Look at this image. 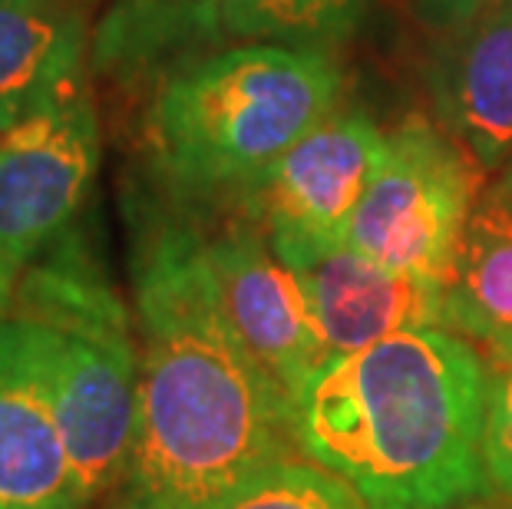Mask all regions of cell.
Wrapping results in <instances>:
<instances>
[{
  "label": "cell",
  "instance_id": "cell-1",
  "mask_svg": "<svg viewBox=\"0 0 512 509\" xmlns=\"http://www.w3.org/2000/svg\"><path fill=\"white\" fill-rule=\"evenodd\" d=\"M136 430L106 509H202L294 457L291 400L225 318L205 222L179 202L133 209Z\"/></svg>",
  "mask_w": 512,
  "mask_h": 509
},
{
  "label": "cell",
  "instance_id": "cell-8",
  "mask_svg": "<svg viewBox=\"0 0 512 509\" xmlns=\"http://www.w3.org/2000/svg\"><path fill=\"white\" fill-rule=\"evenodd\" d=\"M205 252L228 324L288 400L331 364L298 275L242 212L205 225Z\"/></svg>",
  "mask_w": 512,
  "mask_h": 509
},
{
  "label": "cell",
  "instance_id": "cell-10",
  "mask_svg": "<svg viewBox=\"0 0 512 509\" xmlns=\"http://www.w3.org/2000/svg\"><path fill=\"white\" fill-rule=\"evenodd\" d=\"M427 93L437 126L479 172L506 166L512 156V0L433 34Z\"/></svg>",
  "mask_w": 512,
  "mask_h": 509
},
{
  "label": "cell",
  "instance_id": "cell-12",
  "mask_svg": "<svg viewBox=\"0 0 512 509\" xmlns=\"http://www.w3.org/2000/svg\"><path fill=\"white\" fill-rule=\"evenodd\" d=\"M219 0H113L93 27L90 67L119 90L156 93L225 43Z\"/></svg>",
  "mask_w": 512,
  "mask_h": 509
},
{
  "label": "cell",
  "instance_id": "cell-2",
  "mask_svg": "<svg viewBox=\"0 0 512 509\" xmlns=\"http://www.w3.org/2000/svg\"><path fill=\"white\" fill-rule=\"evenodd\" d=\"M486 377L460 334H390L334 357L291 400L294 447L367 509H460L483 496Z\"/></svg>",
  "mask_w": 512,
  "mask_h": 509
},
{
  "label": "cell",
  "instance_id": "cell-15",
  "mask_svg": "<svg viewBox=\"0 0 512 509\" xmlns=\"http://www.w3.org/2000/svg\"><path fill=\"white\" fill-rule=\"evenodd\" d=\"M225 34L245 43L324 50L347 40L367 0H219Z\"/></svg>",
  "mask_w": 512,
  "mask_h": 509
},
{
  "label": "cell",
  "instance_id": "cell-7",
  "mask_svg": "<svg viewBox=\"0 0 512 509\" xmlns=\"http://www.w3.org/2000/svg\"><path fill=\"white\" fill-rule=\"evenodd\" d=\"M384 156L364 113H334L298 139L228 212L248 215L285 265L347 245V229Z\"/></svg>",
  "mask_w": 512,
  "mask_h": 509
},
{
  "label": "cell",
  "instance_id": "cell-3",
  "mask_svg": "<svg viewBox=\"0 0 512 509\" xmlns=\"http://www.w3.org/2000/svg\"><path fill=\"white\" fill-rule=\"evenodd\" d=\"M337 103L341 70L324 50L222 47L152 93L149 166L185 209H232Z\"/></svg>",
  "mask_w": 512,
  "mask_h": 509
},
{
  "label": "cell",
  "instance_id": "cell-16",
  "mask_svg": "<svg viewBox=\"0 0 512 509\" xmlns=\"http://www.w3.org/2000/svg\"><path fill=\"white\" fill-rule=\"evenodd\" d=\"M202 509H367L341 476L308 457L275 460Z\"/></svg>",
  "mask_w": 512,
  "mask_h": 509
},
{
  "label": "cell",
  "instance_id": "cell-11",
  "mask_svg": "<svg viewBox=\"0 0 512 509\" xmlns=\"http://www.w3.org/2000/svg\"><path fill=\"white\" fill-rule=\"evenodd\" d=\"M288 268L308 295L331 361L400 331L443 328V285L394 272L351 245H334Z\"/></svg>",
  "mask_w": 512,
  "mask_h": 509
},
{
  "label": "cell",
  "instance_id": "cell-19",
  "mask_svg": "<svg viewBox=\"0 0 512 509\" xmlns=\"http://www.w3.org/2000/svg\"><path fill=\"white\" fill-rule=\"evenodd\" d=\"M17 278L20 272L14 265L7 262V255L0 252V321L7 318V311H10V301H14V288H17Z\"/></svg>",
  "mask_w": 512,
  "mask_h": 509
},
{
  "label": "cell",
  "instance_id": "cell-17",
  "mask_svg": "<svg viewBox=\"0 0 512 509\" xmlns=\"http://www.w3.org/2000/svg\"><path fill=\"white\" fill-rule=\"evenodd\" d=\"M483 496L512 503V361H489L483 420Z\"/></svg>",
  "mask_w": 512,
  "mask_h": 509
},
{
  "label": "cell",
  "instance_id": "cell-20",
  "mask_svg": "<svg viewBox=\"0 0 512 509\" xmlns=\"http://www.w3.org/2000/svg\"><path fill=\"white\" fill-rule=\"evenodd\" d=\"M489 196L493 199H499L506 205V209L512 212V156H509V162L503 166V172H499V179H496V186L489 189Z\"/></svg>",
  "mask_w": 512,
  "mask_h": 509
},
{
  "label": "cell",
  "instance_id": "cell-5",
  "mask_svg": "<svg viewBox=\"0 0 512 509\" xmlns=\"http://www.w3.org/2000/svg\"><path fill=\"white\" fill-rule=\"evenodd\" d=\"M479 182V166L437 123L400 119L384 133V156L351 219L347 245L446 288L479 205Z\"/></svg>",
  "mask_w": 512,
  "mask_h": 509
},
{
  "label": "cell",
  "instance_id": "cell-4",
  "mask_svg": "<svg viewBox=\"0 0 512 509\" xmlns=\"http://www.w3.org/2000/svg\"><path fill=\"white\" fill-rule=\"evenodd\" d=\"M10 311L40 324L53 404L83 496L90 509L106 506L133 447L139 338L80 225L20 268Z\"/></svg>",
  "mask_w": 512,
  "mask_h": 509
},
{
  "label": "cell",
  "instance_id": "cell-21",
  "mask_svg": "<svg viewBox=\"0 0 512 509\" xmlns=\"http://www.w3.org/2000/svg\"><path fill=\"white\" fill-rule=\"evenodd\" d=\"M483 509H512V506H483Z\"/></svg>",
  "mask_w": 512,
  "mask_h": 509
},
{
  "label": "cell",
  "instance_id": "cell-13",
  "mask_svg": "<svg viewBox=\"0 0 512 509\" xmlns=\"http://www.w3.org/2000/svg\"><path fill=\"white\" fill-rule=\"evenodd\" d=\"M90 37L73 0H0V133L83 80Z\"/></svg>",
  "mask_w": 512,
  "mask_h": 509
},
{
  "label": "cell",
  "instance_id": "cell-14",
  "mask_svg": "<svg viewBox=\"0 0 512 509\" xmlns=\"http://www.w3.org/2000/svg\"><path fill=\"white\" fill-rule=\"evenodd\" d=\"M443 328L512 361V212L479 199L443 288Z\"/></svg>",
  "mask_w": 512,
  "mask_h": 509
},
{
  "label": "cell",
  "instance_id": "cell-6",
  "mask_svg": "<svg viewBox=\"0 0 512 509\" xmlns=\"http://www.w3.org/2000/svg\"><path fill=\"white\" fill-rule=\"evenodd\" d=\"M100 156L86 77L0 133V252L17 272L76 229Z\"/></svg>",
  "mask_w": 512,
  "mask_h": 509
},
{
  "label": "cell",
  "instance_id": "cell-18",
  "mask_svg": "<svg viewBox=\"0 0 512 509\" xmlns=\"http://www.w3.org/2000/svg\"><path fill=\"white\" fill-rule=\"evenodd\" d=\"M493 4H499V0H410L417 20L433 34H446V30L470 24L473 17H479Z\"/></svg>",
  "mask_w": 512,
  "mask_h": 509
},
{
  "label": "cell",
  "instance_id": "cell-9",
  "mask_svg": "<svg viewBox=\"0 0 512 509\" xmlns=\"http://www.w3.org/2000/svg\"><path fill=\"white\" fill-rule=\"evenodd\" d=\"M0 509H90L53 404L40 324L0 321Z\"/></svg>",
  "mask_w": 512,
  "mask_h": 509
}]
</instances>
